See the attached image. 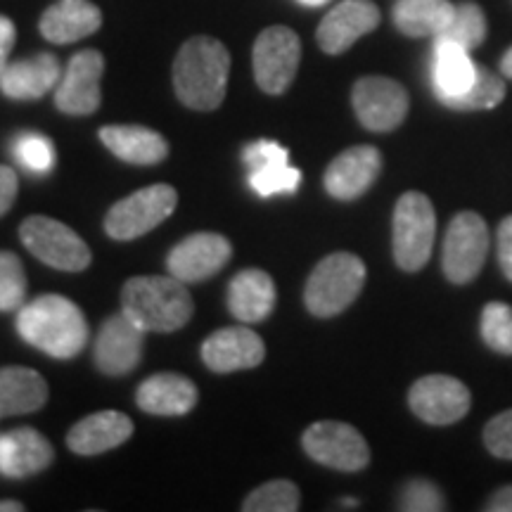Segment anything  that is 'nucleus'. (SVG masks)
Returning <instances> with one entry per match:
<instances>
[{"mask_svg": "<svg viewBox=\"0 0 512 512\" xmlns=\"http://www.w3.org/2000/svg\"><path fill=\"white\" fill-rule=\"evenodd\" d=\"M17 332L31 347L53 358L79 356L88 342V323L74 302L60 294H41L17 313Z\"/></svg>", "mask_w": 512, "mask_h": 512, "instance_id": "f257e3e1", "label": "nucleus"}, {"mask_svg": "<svg viewBox=\"0 0 512 512\" xmlns=\"http://www.w3.org/2000/svg\"><path fill=\"white\" fill-rule=\"evenodd\" d=\"M230 55L216 38L195 36L178 50L174 88L178 100L197 112H211L226 98Z\"/></svg>", "mask_w": 512, "mask_h": 512, "instance_id": "f03ea898", "label": "nucleus"}, {"mask_svg": "<svg viewBox=\"0 0 512 512\" xmlns=\"http://www.w3.org/2000/svg\"><path fill=\"white\" fill-rule=\"evenodd\" d=\"M121 311L145 332H176L188 325L195 304L174 275H138L121 290Z\"/></svg>", "mask_w": 512, "mask_h": 512, "instance_id": "7ed1b4c3", "label": "nucleus"}, {"mask_svg": "<svg viewBox=\"0 0 512 512\" xmlns=\"http://www.w3.org/2000/svg\"><path fill=\"white\" fill-rule=\"evenodd\" d=\"M366 283V264L356 254L337 252L313 268L304 290V302L313 316L332 318L356 302Z\"/></svg>", "mask_w": 512, "mask_h": 512, "instance_id": "20e7f679", "label": "nucleus"}, {"mask_svg": "<svg viewBox=\"0 0 512 512\" xmlns=\"http://www.w3.org/2000/svg\"><path fill=\"white\" fill-rule=\"evenodd\" d=\"M437 214L422 192H406L394 209V259L408 273L420 271L430 261Z\"/></svg>", "mask_w": 512, "mask_h": 512, "instance_id": "39448f33", "label": "nucleus"}, {"mask_svg": "<svg viewBox=\"0 0 512 512\" xmlns=\"http://www.w3.org/2000/svg\"><path fill=\"white\" fill-rule=\"evenodd\" d=\"M176 204L178 192L171 185H150V188H143L119 200L107 211L105 233L121 242L143 238L145 233L162 226L174 214Z\"/></svg>", "mask_w": 512, "mask_h": 512, "instance_id": "423d86ee", "label": "nucleus"}, {"mask_svg": "<svg viewBox=\"0 0 512 512\" xmlns=\"http://www.w3.org/2000/svg\"><path fill=\"white\" fill-rule=\"evenodd\" d=\"M19 238L38 261L57 271L79 273L91 266L93 254L86 242L64 223L48 216H29L19 226Z\"/></svg>", "mask_w": 512, "mask_h": 512, "instance_id": "0eeeda50", "label": "nucleus"}, {"mask_svg": "<svg viewBox=\"0 0 512 512\" xmlns=\"http://www.w3.org/2000/svg\"><path fill=\"white\" fill-rule=\"evenodd\" d=\"M486 254H489V228L475 211H460L448 223L444 238V273L451 283L465 285L475 280L482 271Z\"/></svg>", "mask_w": 512, "mask_h": 512, "instance_id": "6e6552de", "label": "nucleus"}, {"mask_svg": "<svg viewBox=\"0 0 512 512\" xmlns=\"http://www.w3.org/2000/svg\"><path fill=\"white\" fill-rule=\"evenodd\" d=\"M302 60V41L287 27H268L254 41V79L268 95H280L292 86Z\"/></svg>", "mask_w": 512, "mask_h": 512, "instance_id": "1a4fd4ad", "label": "nucleus"}, {"mask_svg": "<svg viewBox=\"0 0 512 512\" xmlns=\"http://www.w3.org/2000/svg\"><path fill=\"white\" fill-rule=\"evenodd\" d=\"M304 451L316 463L342 472H358L370 463V448L363 434L347 422H313L302 437Z\"/></svg>", "mask_w": 512, "mask_h": 512, "instance_id": "9d476101", "label": "nucleus"}, {"mask_svg": "<svg viewBox=\"0 0 512 512\" xmlns=\"http://www.w3.org/2000/svg\"><path fill=\"white\" fill-rule=\"evenodd\" d=\"M354 112L358 121L375 133L394 131L403 124L408 114V93L399 81L384 79V76H363L356 81Z\"/></svg>", "mask_w": 512, "mask_h": 512, "instance_id": "9b49d317", "label": "nucleus"}, {"mask_svg": "<svg viewBox=\"0 0 512 512\" xmlns=\"http://www.w3.org/2000/svg\"><path fill=\"white\" fill-rule=\"evenodd\" d=\"M102 72H105V57L98 50L76 53L55 88L57 110L72 114V117H88V114L98 112L102 100Z\"/></svg>", "mask_w": 512, "mask_h": 512, "instance_id": "f8f14e48", "label": "nucleus"}, {"mask_svg": "<svg viewBox=\"0 0 512 512\" xmlns=\"http://www.w3.org/2000/svg\"><path fill=\"white\" fill-rule=\"evenodd\" d=\"M411 411L427 425H453L470 411V389L451 375H427L411 387Z\"/></svg>", "mask_w": 512, "mask_h": 512, "instance_id": "ddd939ff", "label": "nucleus"}, {"mask_svg": "<svg viewBox=\"0 0 512 512\" xmlns=\"http://www.w3.org/2000/svg\"><path fill=\"white\" fill-rule=\"evenodd\" d=\"M143 347L145 330L121 311L102 323L95 339V366L105 375H126L138 368Z\"/></svg>", "mask_w": 512, "mask_h": 512, "instance_id": "4468645a", "label": "nucleus"}, {"mask_svg": "<svg viewBox=\"0 0 512 512\" xmlns=\"http://www.w3.org/2000/svg\"><path fill=\"white\" fill-rule=\"evenodd\" d=\"M233 256L230 242L219 233H195L171 249L166 268L181 283H202L216 275Z\"/></svg>", "mask_w": 512, "mask_h": 512, "instance_id": "2eb2a0df", "label": "nucleus"}, {"mask_svg": "<svg viewBox=\"0 0 512 512\" xmlns=\"http://www.w3.org/2000/svg\"><path fill=\"white\" fill-rule=\"evenodd\" d=\"M242 159L249 166V185L256 195H292L302 183V171L287 164V150L273 140L247 145Z\"/></svg>", "mask_w": 512, "mask_h": 512, "instance_id": "dca6fc26", "label": "nucleus"}, {"mask_svg": "<svg viewBox=\"0 0 512 512\" xmlns=\"http://www.w3.org/2000/svg\"><path fill=\"white\" fill-rule=\"evenodd\" d=\"M380 24V10L370 0H342L318 27V46L323 53L339 55L347 53L361 36L370 34Z\"/></svg>", "mask_w": 512, "mask_h": 512, "instance_id": "f3484780", "label": "nucleus"}, {"mask_svg": "<svg viewBox=\"0 0 512 512\" xmlns=\"http://www.w3.org/2000/svg\"><path fill=\"white\" fill-rule=\"evenodd\" d=\"M264 339L249 328H223L211 332L202 344V361L214 373H235L264 363Z\"/></svg>", "mask_w": 512, "mask_h": 512, "instance_id": "a211bd4d", "label": "nucleus"}, {"mask_svg": "<svg viewBox=\"0 0 512 512\" xmlns=\"http://www.w3.org/2000/svg\"><path fill=\"white\" fill-rule=\"evenodd\" d=\"M382 155L377 147L358 145L335 157L325 171V190L335 200H356L380 176Z\"/></svg>", "mask_w": 512, "mask_h": 512, "instance_id": "6ab92c4d", "label": "nucleus"}, {"mask_svg": "<svg viewBox=\"0 0 512 512\" xmlns=\"http://www.w3.org/2000/svg\"><path fill=\"white\" fill-rule=\"evenodd\" d=\"M53 456L50 441L31 427L0 434V475L10 479L38 475L53 463Z\"/></svg>", "mask_w": 512, "mask_h": 512, "instance_id": "aec40b11", "label": "nucleus"}, {"mask_svg": "<svg viewBox=\"0 0 512 512\" xmlns=\"http://www.w3.org/2000/svg\"><path fill=\"white\" fill-rule=\"evenodd\" d=\"M60 79V60L50 53H38L27 60L10 62L0 74V91L10 100H38L57 88Z\"/></svg>", "mask_w": 512, "mask_h": 512, "instance_id": "412c9836", "label": "nucleus"}, {"mask_svg": "<svg viewBox=\"0 0 512 512\" xmlns=\"http://www.w3.org/2000/svg\"><path fill=\"white\" fill-rule=\"evenodd\" d=\"M100 24L102 12L91 0H60L43 12L38 29L46 41L67 46L95 34Z\"/></svg>", "mask_w": 512, "mask_h": 512, "instance_id": "4be33fe9", "label": "nucleus"}, {"mask_svg": "<svg viewBox=\"0 0 512 512\" xmlns=\"http://www.w3.org/2000/svg\"><path fill=\"white\" fill-rule=\"evenodd\" d=\"M133 420L119 411H100L76 422L67 434V446L79 456H98L131 439Z\"/></svg>", "mask_w": 512, "mask_h": 512, "instance_id": "5701e85b", "label": "nucleus"}, {"mask_svg": "<svg viewBox=\"0 0 512 512\" xmlns=\"http://www.w3.org/2000/svg\"><path fill=\"white\" fill-rule=\"evenodd\" d=\"M479 64L472 62L470 50L458 43L434 38V64H432V88L439 102L463 95L477 79Z\"/></svg>", "mask_w": 512, "mask_h": 512, "instance_id": "b1692460", "label": "nucleus"}, {"mask_svg": "<svg viewBox=\"0 0 512 512\" xmlns=\"http://www.w3.org/2000/svg\"><path fill=\"white\" fill-rule=\"evenodd\" d=\"M275 306L273 278L259 268H247L230 280L228 309L240 323H261Z\"/></svg>", "mask_w": 512, "mask_h": 512, "instance_id": "393cba45", "label": "nucleus"}, {"mask_svg": "<svg viewBox=\"0 0 512 512\" xmlns=\"http://www.w3.org/2000/svg\"><path fill=\"white\" fill-rule=\"evenodd\" d=\"M136 401L145 413L185 415L195 408L197 387L183 375L159 373L140 384Z\"/></svg>", "mask_w": 512, "mask_h": 512, "instance_id": "a878e982", "label": "nucleus"}, {"mask_svg": "<svg viewBox=\"0 0 512 512\" xmlns=\"http://www.w3.org/2000/svg\"><path fill=\"white\" fill-rule=\"evenodd\" d=\"M48 384L36 370L22 366L0 368V418L36 413L46 406Z\"/></svg>", "mask_w": 512, "mask_h": 512, "instance_id": "bb28decb", "label": "nucleus"}, {"mask_svg": "<svg viewBox=\"0 0 512 512\" xmlns=\"http://www.w3.org/2000/svg\"><path fill=\"white\" fill-rule=\"evenodd\" d=\"M100 140L107 150L128 164H157L169 155V143L145 126H105Z\"/></svg>", "mask_w": 512, "mask_h": 512, "instance_id": "cd10ccee", "label": "nucleus"}, {"mask_svg": "<svg viewBox=\"0 0 512 512\" xmlns=\"http://www.w3.org/2000/svg\"><path fill=\"white\" fill-rule=\"evenodd\" d=\"M392 17L401 34L413 38H437L456 17V5L448 0H399L394 5Z\"/></svg>", "mask_w": 512, "mask_h": 512, "instance_id": "c85d7f7f", "label": "nucleus"}, {"mask_svg": "<svg viewBox=\"0 0 512 512\" xmlns=\"http://www.w3.org/2000/svg\"><path fill=\"white\" fill-rule=\"evenodd\" d=\"M503 98H505V83L498 79L496 74L486 72L484 67H479L475 83H472L463 95L441 102V105L451 107V110H463V112L494 110V107L501 105Z\"/></svg>", "mask_w": 512, "mask_h": 512, "instance_id": "c756f323", "label": "nucleus"}, {"mask_svg": "<svg viewBox=\"0 0 512 512\" xmlns=\"http://www.w3.org/2000/svg\"><path fill=\"white\" fill-rule=\"evenodd\" d=\"M302 496H299L297 484L287 482V479H273V482H266L264 486L252 491L247 496V501L242 503V510L245 512H294L299 510V503Z\"/></svg>", "mask_w": 512, "mask_h": 512, "instance_id": "7c9ffc66", "label": "nucleus"}, {"mask_svg": "<svg viewBox=\"0 0 512 512\" xmlns=\"http://www.w3.org/2000/svg\"><path fill=\"white\" fill-rule=\"evenodd\" d=\"M484 36H486V17L482 8L475 3H463L456 8V17H453V22L448 24V29L437 38L458 43V46L465 50H475L482 46Z\"/></svg>", "mask_w": 512, "mask_h": 512, "instance_id": "2f4dec72", "label": "nucleus"}, {"mask_svg": "<svg viewBox=\"0 0 512 512\" xmlns=\"http://www.w3.org/2000/svg\"><path fill=\"white\" fill-rule=\"evenodd\" d=\"M27 299V273L17 254L0 252V311H19Z\"/></svg>", "mask_w": 512, "mask_h": 512, "instance_id": "473e14b6", "label": "nucleus"}, {"mask_svg": "<svg viewBox=\"0 0 512 512\" xmlns=\"http://www.w3.org/2000/svg\"><path fill=\"white\" fill-rule=\"evenodd\" d=\"M12 155L29 174L36 176L50 174L55 166L53 140L38 136V133H22V136H17L15 145H12Z\"/></svg>", "mask_w": 512, "mask_h": 512, "instance_id": "72a5a7b5", "label": "nucleus"}, {"mask_svg": "<svg viewBox=\"0 0 512 512\" xmlns=\"http://www.w3.org/2000/svg\"><path fill=\"white\" fill-rule=\"evenodd\" d=\"M482 337L498 354H512V306L503 302L484 306Z\"/></svg>", "mask_w": 512, "mask_h": 512, "instance_id": "f704fd0d", "label": "nucleus"}, {"mask_svg": "<svg viewBox=\"0 0 512 512\" xmlns=\"http://www.w3.org/2000/svg\"><path fill=\"white\" fill-rule=\"evenodd\" d=\"M444 496L427 479H413L401 491V510L406 512H439L444 510Z\"/></svg>", "mask_w": 512, "mask_h": 512, "instance_id": "c9c22d12", "label": "nucleus"}, {"mask_svg": "<svg viewBox=\"0 0 512 512\" xmlns=\"http://www.w3.org/2000/svg\"><path fill=\"white\" fill-rule=\"evenodd\" d=\"M484 441L486 448H489L496 458L512 460V408L501 415H496V418L486 425Z\"/></svg>", "mask_w": 512, "mask_h": 512, "instance_id": "e433bc0d", "label": "nucleus"}, {"mask_svg": "<svg viewBox=\"0 0 512 512\" xmlns=\"http://www.w3.org/2000/svg\"><path fill=\"white\" fill-rule=\"evenodd\" d=\"M498 264L512 283V216H505L498 226Z\"/></svg>", "mask_w": 512, "mask_h": 512, "instance_id": "4c0bfd02", "label": "nucleus"}, {"mask_svg": "<svg viewBox=\"0 0 512 512\" xmlns=\"http://www.w3.org/2000/svg\"><path fill=\"white\" fill-rule=\"evenodd\" d=\"M19 183H17V174L10 169V166L0 164V216H5L15 204Z\"/></svg>", "mask_w": 512, "mask_h": 512, "instance_id": "58836bf2", "label": "nucleus"}, {"mask_svg": "<svg viewBox=\"0 0 512 512\" xmlns=\"http://www.w3.org/2000/svg\"><path fill=\"white\" fill-rule=\"evenodd\" d=\"M15 41H17L15 22H12L10 17L0 15V74H3L5 67L10 64L8 60H10L12 48H15Z\"/></svg>", "mask_w": 512, "mask_h": 512, "instance_id": "ea45409f", "label": "nucleus"}, {"mask_svg": "<svg viewBox=\"0 0 512 512\" xmlns=\"http://www.w3.org/2000/svg\"><path fill=\"white\" fill-rule=\"evenodd\" d=\"M486 510L489 512H512V484L498 489L494 496L486 503Z\"/></svg>", "mask_w": 512, "mask_h": 512, "instance_id": "a19ab883", "label": "nucleus"}, {"mask_svg": "<svg viewBox=\"0 0 512 512\" xmlns=\"http://www.w3.org/2000/svg\"><path fill=\"white\" fill-rule=\"evenodd\" d=\"M501 72H503L505 76H510V79H512V48L508 50V53L503 55V60H501Z\"/></svg>", "mask_w": 512, "mask_h": 512, "instance_id": "79ce46f5", "label": "nucleus"}, {"mask_svg": "<svg viewBox=\"0 0 512 512\" xmlns=\"http://www.w3.org/2000/svg\"><path fill=\"white\" fill-rule=\"evenodd\" d=\"M24 505L17 501H0V512H22Z\"/></svg>", "mask_w": 512, "mask_h": 512, "instance_id": "37998d69", "label": "nucleus"}, {"mask_svg": "<svg viewBox=\"0 0 512 512\" xmlns=\"http://www.w3.org/2000/svg\"><path fill=\"white\" fill-rule=\"evenodd\" d=\"M299 3L306 5V8H320V5L330 3V0H299Z\"/></svg>", "mask_w": 512, "mask_h": 512, "instance_id": "c03bdc74", "label": "nucleus"}, {"mask_svg": "<svg viewBox=\"0 0 512 512\" xmlns=\"http://www.w3.org/2000/svg\"><path fill=\"white\" fill-rule=\"evenodd\" d=\"M344 505H347V508H356V501L354 498H344Z\"/></svg>", "mask_w": 512, "mask_h": 512, "instance_id": "a18cd8bd", "label": "nucleus"}]
</instances>
